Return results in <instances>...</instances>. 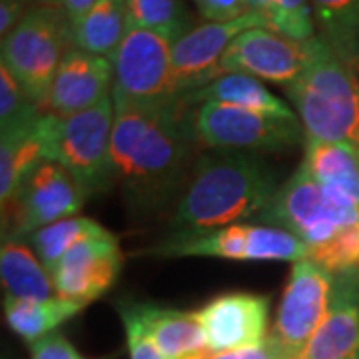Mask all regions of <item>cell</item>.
<instances>
[{
  "instance_id": "obj_31",
  "label": "cell",
  "mask_w": 359,
  "mask_h": 359,
  "mask_svg": "<svg viewBox=\"0 0 359 359\" xmlns=\"http://www.w3.org/2000/svg\"><path fill=\"white\" fill-rule=\"evenodd\" d=\"M118 313L124 325L130 359H168L148 335L134 304H118Z\"/></svg>"
},
{
  "instance_id": "obj_33",
  "label": "cell",
  "mask_w": 359,
  "mask_h": 359,
  "mask_svg": "<svg viewBox=\"0 0 359 359\" xmlns=\"http://www.w3.org/2000/svg\"><path fill=\"white\" fill-rule=\"evenodd\" d=\"M30 359H84L76 347L60 332L42 337L30 344Z\"/></svg>"
},
{
  "instance_id": "obj_2",
  "label": "cell",
  "mask_w": 359,
  "mask_h": 359,
  "mask_svg": "<svg viewBox=\"0 0 359 359\" xmlns=\"http://www.w3.org/2000/svg\"><path fill=\"white\" fill-rule=\"evenodd\" d=\"M280 186L276 170L257 154L212 150L198 156L170 230L182 233L244 224L262 214Z\"/></svg>"
},
{
  "instance_id": "obj_35",
  "label": "cell",
  "mask_w": 359,
  "mask_h": 359,
  "mask_svg": "<svg viewBox=\"0 0 359 359\" xmlns=\"http://www.w3.org/2000/svg\"><path fill=\"white\" fill-rule=\"evenodd\" d=\"M96 2H98V0H60L58 6L65 11L66 18L70 20V25L74 26L78 20L96 4Z\"/></svg>"
},
{
  "instance_id": "obj_32",
  "label": "cell",
  "mask_w": 359,
  "mask_h": 359,
  "mask_svg": "<svg viewBox=\"0 0 359 359\" xmlns=\"http://www.w3.org/2000/svg\"><path fill=\"white\" fill-rule=\"evenodd\" d=\"M205 22H226L252 13L248 0H194Z\"/></svg>"
},
{
  "instance_id": "obj_30",
  "label": "cell",
  "mask_w": 359,
  "mask_h": 359,
  "mask_svg": "<svg viewBox=\"0 0 359 359\" xmlns=\"http://www.w3.org/2000/svg\"><path fill=\"white\" fill-rule=\"evenodd\" d=\"M268 20L273 30L299 42H308L318 34L309 0H271Z\"/></svg>"
},
{
  "instance_id": "obj_14",
  "label": "cell",
  "mask_w": 359,
  "mask_h": 359,
  "mask_svg": "<svg viewBox=\"0 0 359 359\" xmlns=\"http://www.w3.org/2000/svg\"><path fill=\"white\" fill-rule=\"evenodd\" d=\"M120 240L110 230L80 240L72 245L52 271L54 292L62 299L82 304L84 308L100 299L122 271Z\"/></svg>"
},
{
  "instance_id": "obj_29",
  "label": "cell",
  "mask_w": 359,
  "mask_h": 359,
  "mask_svg": "<svg viewBox=\"0 0 359 359\" xmlns=\"http://www.w3.org/2000/svg\"><path fill=\"white\" fill-rule=\"evenodd\" d=\"M308 259L334 276L359 273V224L339 230L325 244L309 248Z\"/></svg>"
},
{
  "instance_id": "obj_38",
  "label": "cell",
  "mask_w": 359,
  "mask_h": 359,
  "mask_svg": "<svg viewBox=\"0 0 359 359\" xmlns=\"http://www.w3.org/2000/svg\"><path fill=\"white\" fill-rule=\"evenodd\" d=\"M216 358V351L214 349H210V347H204V349H200V351H194L190 355H186V358H180V359H214Z\"/></svg>"
},
{
  "instance_id": "obj_24",
  "label": "cell",
  "mask_w": 359,
  "mask_h": 359,
  "mask_svg": "<svg viewBox=\"0 0 359 359\" xmlns=\"http://www.w3.org/2000/svg\"><path fill=\"white\" fill-rule=\"evenodd\" d=\"M126 30V0H98L72 26V46L90 54L114 58Z\"/></svg>"
},
{
  "instance_id": "obj_39",
  "label": "cell",
  "mask_w": 359,
  "mask_h": 359,
  "mask_svg": "<svg viewBox=\"0 0 359 359\" xmlns=\"http://www.w3.org/2000/svg\"><path fill=\"white\" fill-rule=\"evenodd\" d=\"M28 2H34V4H52V6H58L60 0H28Z\"/></svg>"
},
{
  "instance_id": "obj_18",
  "label": "cell",
  "mask_w": 359,
  "mask_h": 359,
  "mask_svg": "<svg viewBox=\"0 0 359 359\" xmlns=\"http://www.w3.org/2000/svg\"><path fill=\"white\" fill-rule=\"evenodd\" d=\"M180 98L192 108L205 102H222L256 110V112L276 116V118H285V120L297 118L294 108L280 96H276L273 92H269L262 80L245 76V74H224L202 88L182 94Z\"/></svg>"
},
{
  "instance_id": "obj_13",
  "label": "cell",
  "mask_w": 359,
  "mask_h": 359,
  "mask_svg": "<svg viewBox=\"0 0 359 359\" xmlns=\"http://www.w3.org/2000/svg\"><path fill=\"white\" fill-rule=\"evenodd\" d=\"M268 26L269 22L257 13H248L236 20L204 22L174 42L172 54V94L182 96L202 88L219 76V62L231 40L242 32Z\"/></svg>"
},
{
  "instance_id": "obj_34",
  "label": "cell",
  "mask_w": 359,
  "mask_h": 359,
  "mask_svg": "<svg viewBox=\"0 0 359 359\" xmlns=\"http://www.w3.org/2000/svg\"><path fill=\"white\" fill-rule=\"evenodd\" d=\"M28 11L25 0H0V36L6 39Z\"/></svg>"
},
{
  "instance_id": "obj_5",
  "label": "cell",
  "mask_w": 359,
  "mask_h": 359,
  "mask_svg": "<svg viewBox=\"0 0 359 359\" xmlns=\"http://www.w3.org/2000/svg\"><path fill=\"white\" fill-rule=\"evenodd\" d=\"M72 46V25L60 6L32 4L13 32L2 39L4 65L40 110L48 98L56 70Z\"/></svg>"
},
{
  "instance_id": "obj_11",
  "label": "cell",
  "mask_w": 359,
  "mask_h": 359,
  "mask_svg": "<svg viewBox=\"0 0 359 359\" xmlns=\"http://www.w3.org/2000/svg\"><path fill=\"white\" fill-rule=\"evenodd\" d=\"M88 194L66 168L44 160L26 178L22 190L2 214H11L8 238L22 240L44 226L74 218Z\"/></svg>"
},
{
  "instance_id": "obj_36",
  "label": "cell",
  "mask_w": 359,
  "mask_h": 359,
  "mask_svg": "<svg viewBox=\"0 0 359 359\" xmlns=\"http://www.w3.org/2000/svg\"><path fill=\"white\" fill-rule=\"evenodd\" d=\"M214 359H271V353L268 346H259L236 349V351H222V353H216Z\"/></svg>"
},
{
  "instance_id": "obj_6",
  "label": "cell",
  "mask_w": 359,
  "mask_h": 359,
  "mask_svg": "<svg viewBox=\"0 0 359 359\" xmlns=\"http://www.w3.org/2000/svg\"><path fill=\"white\" fill-rule=\"evenodd\" d=\"M256 219L290 231L308 248H316L330 242L339 230L359 224V205L327 192L299 164Z\"/></svg>"
},
{
  "instance_id": "obj_26",
  "label": "cell",
  "mask_w": 359,
  "mask_h": 359,
  "mask_svg": "<svg viewBox=\"0 0 359 359\" xmlns=\"http://www.w3.org/2000/svg\"><path fill=\"white\" fill-rule=\"evenodd\" d=\"M102 231H106V228L100 226L96 219L74 216V218L60 219L50 226L40 228L28 236V242L42 262V266L48 269V273H52L72 245H76L84 238L102 233Z\"/></svg>"
},
{
  "instance_id": "obj_3",
  "label": "cell",
  "mask_w": 359,
  "mask_h": 359,
  "mask_svg": "<svg viewBox=\"0 0 359 359\" xmlns=\"http://www.w3.org/2000/svg\"><path fill=\"white\" fill-rule=\"evenodd\" d=\"M306 70L285 96L306 136L346 146L359 156V72L316 34L306 42Z\"/></svg>"
},
{
  "instance_id": "obj_15",
  "label": "cell",
  "mask_w": 359,
  "mask_h": 359,
  "mask_svg": "<svg viewBox=\"0 0 359 359\" xmlns=\"http://www.w3.org/2000/svg\"><path fill=\"white\" fill-rule=\"evenodd\" d=\"M269 302V295L228 292L196 309L208 347L222 353L266 346Z\"/></svg>"
},
{
  "instance_id": "obj_25",
  "label": "cell",
  "mask_w": 359,
  "mask_h": 359,
  "mask_svg": "<svg viewBox=\"0 0 359 359\" xmlns=\"http://www.w3.org/2000/svg\"><path fill=\"white\" fill-rule=\"evenodd\" d=\"M318 34L359 72V0H309Z\"/></svg>"
},
{
  "instance_id": "obj_16",
  "label": "cell",
  "mask_w": 359,
  "mask_h": 359,
  "mask_svg": "<svg viewBox=\"0 0 359 359\" xmlns=\"http://www.w3.org/2000/svg\"><path fill=\"white\" fill-rule=\"evenodd\" d=\"M112 58L70 46L56 70L48 98L42 106V114L70 116L84 112L112 98Z\"/></svg>"
},
{
  "instance_id": "obj_1",
  "label": "cell",
  "mask_w": 359,
  "mask_h": 359,
  "mask_svg": "<svg viewBox=\"0 0 359 359\" xmlns=\"http://www.w3.org/2000/svg\"><path fill=\"white\" fill-rule=\"evenodd\" d=\"M112 100L114 184L134 210H156L188 182L198 160L194 108L180 96L162 102Z\"/></svg>"
},
{
  "instance_id": "obj_41",
  "label": "cell",
  "mask_w": 359,
  "mask_h": 359,
  "mask_svg": "<svg viewBox=\"0 0 359 359\" xmlns=\"http://www.w3.org/2000/svg\"><path fill=\"white\" fill-rule=\"evenodd\" d=\"M100 359H114V358H100Z\"/></svg>"
},
{
  "instance_id": "obj_40",
  "label": "cell",
  "mask_w": 359,
  "mask_h": 359,
  "mask_svg": "<svg viewBox=\"0 0 359 359\" xmlns=\"http://www.w3.org/2000/svg\"><path fill=\"white\" fill-rule=\"evenodd\" d=\"M351 359H359V353H358V355H353V358H351Z\"/></svg>"
},
{
  "instance_id": "obj_12",
  "label": "cell",
  "mask_w": 359,
  "mask_h": 359,
  "mask_svg": "<svg viewBox=\"0 0 359 359\" xmlns=\"http://www.w3.org/2000/svg\"><path fill=\"white\" fill-rule=\"evenodd\" d=\"M306 62V42L290 39L268 26H256L231 40L219 62V76L245 74L290 88L304 74Z\"/></svg>"
},
{
  "instance_id": "obj_23",
  "label": "cell",
  "mask_w": 359,
  "mask_h": 359,
  "mask_svg": "<svg viewBox=\"0 0 359 359\" xmlns=\"http://www.w3.org/2000/svg\"><path fill=\"white\" fill-rule=\"evenodd\" d=\"M4 320L8 327L26 344H34L54 334L65 321L78 316L84 306L54 295L50 299H16L4 295Z\"/></svg>"
},
{
  "instance_id": "obj_7",
  "label": "cell",
  "mask_w": 359,
  "mask_h": 359,
  "mask_svg": "<svg viewBox=\"0 0 359 359\" xmlns=\"http://www.w3.org/2000/svg\"><path fill=\"white\" fill-rule=\"evenodd\" d=\"M154 257H219L233 262H302L309 248L273 226L233 224L205 231H182L144 250Z\"/></svg>"
},
{
  "instance_id": "obj_10",
  "label": "cell",
  "mask_w": 359,
  "mask_h": 359,
  "mask_svg": "<svg viewBox=\"0 0 359 359\" xmlns=\"http://www.w3.org/2000/svg\"><path fill=\"white\" fill-rule=\"evenodd\" d=\"M174 42L166 32L128 28L114 58L112 96L132 102H162L172 94Z\"/></svg>"
},
{
  "instance_id": "obj_9",
  "label": "cell",
  "mask_w": 359,
  "mask_h": 359,
  "mask_svg": "<svg viewBox=\"0 0 359 359\" xmlns=\"http://www.w3.org/2000/svg\"><path fill=\"white\" fill-rule=\"evenodd\" d=\"M335 276L311 259L292 264L266 346L271 359H299L327 318Z\"/></svg>"
},
{
  "instance_id": "obj_42",
  "label": "cell",
  "mask_w": 359,
  "mask_h": 359,
  "mask_svg": "<svg viewBox=\"0 0 359 359\" xmlns=\"http://www.w3.org/2000/svg\"><path fill=\"white\" fill-rule=\"evenodd\" d=\"M25 2H28V0H25ZM28 4H30V2H28Z\"/></svg>"
},
{
  "instance_id": "obj_20",
  "label": "cell",
  "mask_w": 359,
  "mask_h": 359,
  "mask_svg": "<svg viewBox=\"0 0 359 359\" xmlns=\"http://www.w3.org/2000/svg\"><path fill=\"white\" fill-rule=\"evenodd\" d=\"M302 166L327 192L359 205V156L353 150L306 136Z\"/></svg>"
},
{
  "instance_id": "obj_17",
  "label": "cell",
  "mask_w": 359,
  "mask_h": 359,
  "mask_svg": "<svg viewBox=\"0 0 359 359\" xmlns=\"http://www.w3.org/2000/svg\"><path fill=\"white\" fill-rule=\"evenodd\" d=\"M359 353V273L335 276L327 318L299 359H351Z\"/></svg>"
},
{
  "instance_id": "obj_8",
  "label": "cell",
  "mask_w": 359,
  "mask_h": 359,
  "mask_svg": "<svg viewBox=\"0 0 359 359\" xmlns=\"http://www.w3.org/2000/svg\"><path fill=\"white\" fill-rule=\"evenodd\" d=\"M194 134L198 144L210 150L248 154L292 152L306 142L299 118L285 120L222 102L194 108Z\"/></svg>"
},
{
  "instance_id": "obj_21",
  "label": "cell",
  "mask_w": 359,
  "mask_h": 359,
  "mask_svg": "<svg viewBox=\"0 0 359 359\" xmlns=\"http://www.w3.org/2000/svg\"><path fill=\"white\" fill-rule=\"evenodd\" d=\"M39 122V120H36ZM36 122L0 134V204L2 212L18 198L26 178L46 160Z\"/></svg>"
},
{
  "instance_id": "obj_27",
  "label": "cell",
  "mask_w": 359,
  "mask_h": 359,
  "mask_svg": "<svg viewBox=\"0 0 359 359\" xmlns=\"http://www.w3.org/2000/svg\"><path fill=\"white\" fill-rule=\"evenodd\" d=\"M126 20L128 28L158 30L176 40L194 28L182 0H126Z\"/></svg>"
},
{
  "instance_id": "obj_28",
  "label": "cell",
  "mask_w": 359,
  "mask_h": 359,
  "mask_svg": "<svg viewBox=\"0 0 359 359\" xmlns=\"http://www.w3.org/2000/svg\"><path fill=\"white\" fill-rule=\"evenodd\" d=\"M40 116L39 104L26 94L11 70L0 65V134L34 124Z\"/></svg>"
},
{
  "instance_id": "obj_37",
  "label": "cell",
  "mask_w": 359,
  "mask_h": 359,
  "mask_svg": "<svg viewBox=\"0 0 359 359\" xmlns=\"http://www.w3.org/2000/svg\"><path fill=\"white\" fill-rule=\"evenodd\" d=\"M248 4H250V11H252V13L262 14V16L268 20L269 8H271V0H248ZM269 28H271V26H269Z\"/></svg>"
},
{
  "instance_id": "obj_4",
  "label": "cell",
  "mask_w": 359,
  "mask_h": 359,
  "mask_svg": "<svg viewBox=\"0 0 359 359\" xmlns=\"http://www.w3.org/2000/svg\"><path fill=\"white\" fill-rule=\"evenodd\" d=\"M114 100L70 116L42 114L36 122L46 160L66 168L88 196L114 184L112 170Z\"/></svg>"
},
{
  "instance_id": "obj_19",
  "label": "cell",
  "mask_w": 359,
  "mask_h": 359,
  "mask_svg": "<svg viewBox=\"0 0 359 359\" xmlns=\"http://www.w3.org/2000/svg\"><path fill=\"white\" fill-rule=\"evenodd\" d=\"M148 335L168 359H180L208 347L196 311L162 308L156 304H134Z\"/></svg>"
},
{
  "instance_id": "obj_22",
  "label": "cell",
  "mask_w": 359,
  "mask_h": 359,
  "mask_svg": "<svg viewBox=\"0 0 359 359\" xmlns=\"http://www.w3.org/2000/svg\"><path fill=\"white\" fill-rule=\"evenodd\" d=\"M0 278L4 295L16 299H50L56 295L48 269L30 245L16 238H2Z\"/></svg>"
}]
</instances>
